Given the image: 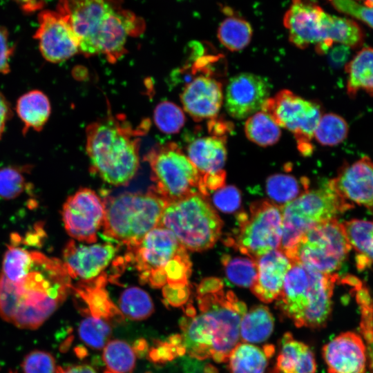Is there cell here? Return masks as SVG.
<instances>
[{"mask_svg": "<svg viewBox=\"0 0 373 373\" xmlns=\"http://www.w3.org/2000/svg\"><path fill=\"white\" fill-rule=\"evenodd\" d=\"M197 312L186 307L180 323L185 352L199 360L227 361L240 340V325L247 312L244 302L231 291H224L220 279H204L196 291Z\"/></svg>", "mask_w": 373, "mask_h": 373, "instance_id": "1", "label": "cell"}, {"mask_svg": "<svg viewBox=\"0 0 373 373\" xmlns=\"http://www.w3.org/2000/svg\"><path fill=\"white\" fill-rule=\"evenodd\" d=\"M32 263L16 283L0 273V316L19 328L40 327L66 300L71 278L56 258L32 251Z\"/></svg>", "mask_w": 373, "mask_h": 373, "instance_id": "2", "label": "cell"}, {"mask_svg": "<svg viewBox=\"0 0 373 373\" xmlns=\"http://www.w3.org/2000/svg\"><path fill=\"white\" fill-rule=\"evenodd\" d=\"M143 120L133 127L122 114H108L86 128V152L94 174L112 185H124L140 166V136L149 128Z\"/></svg>", "mask_w": 373, "mask_h": 373, "instance_id": "3", "label": "cell"}, {"mask_svg": "<svg viewBox=\"0 0 373 373\" xmlns=\"http://www.w3.org/2000/svg\"><path fill=\"white\" fill-rule=\"evenodd\" d=\"M337 279L336 274H324L303 264L294 263L285 276L276 305L298 327L323 328L332 314Z\"/></svg>", "mask_w": 373, "mask_h": 373, "instance_id": "4", "label": "cell"}, {"mask_svg": "<svg viewBox=\"0 0 373 373\" xmlns=\"http://www.w3.org/2000/svg\"><path fill=\"white\" fill-rule=\"evenodd\" d=\"M124 257L127 262H132L142 283L153 288L182 289L189 285L191 262L187 250L164 227L153 229L127 249Z\"/></svg>", "mask_w": 373, "mask_h": 373, "instance_id": "5", "label": "cell"}, {"mask_svg": "<svg viewBox=\"0 0 373 373\" xmlns=\"http://www.w3.org/2000/svg\"><path fill=\"white\" fill-rule=\"evenodd\" d=\"M166 202L152 189L144 193H126L109 198L105 204L103 236L127 249L157 227Z\"/></svg>", "mask_w": 373, "mask_h": 373, "instance_id": "6", "label": "cell"}, {"mask_svg": "<svg viewBox=\"0 0 373 373\" xmlns=\"http://www.w3.org/2000/svg\"><path fill=\"white\" fill-rule=\"evenodd\" d=\"M222 224L205 196L195 194L166 204L158 226L173 233L186 250L202 251L215 245Z\"/></svg>", "mask_w": 373, "mask_h": 373, "instance_id": "7", "label": "cell"}, {"mask_svg": "<svg viewBox=\"0 0 373 373\" xmlns=\"http://www.w3.org/2000/svg\"><path fill=\"white\" fill-rule=\"evenodd\" d=\"M353 207L338 193L330 180L321 187L307 191L282 207L283 234L278 249L289 257L311 228Z\"/></svg>", "mask_w": 373, "mask_h": 373, "instance_id": "8", "label": "cell"}, {"mask_svg": "<svg viewBox=\"0 0 373 373\" xmlns=\"http://www.w3.org/2000/svg\"><path fill=\"white\" fill-rule=\"evenodd\" d=\"M144 159L151 170V189L167 204L202 195L199 172L176 143L154 146Z\"/></svg>", "mask_w": 373, "mask_h": 373, "instance_id": "9", "label": "cell"}, {"mask_svg": "<svg viewBox=\"0 0 373 373\" xmlns=\"http://www.w3.org/2000/svg\"><path fill=\"white\" fill-rule=\"evenodd\" d=\"M352 247L342 223L335 219L320 223L307 231L288 257L324 274L340 269Z\"/></svg>", "mask_w": 373, "mask_h": 373, "instance_id": "10", "label": "cell"}, {"mask_svg": "<svg viewBox=\"0 0 373 373\" xmlns=\"http://www.w3.org/2000/svg\"><path fill=\"white\" fill-rule=\"evenodd\" d=\"M238 220V233L228 242L240 253L256 260L279 248L283 234V213L279 205L267 200L254 202L249 213H240Z\"/></svg>", "mask_w": 373, "mask_h": 373, "instance_id": "11", "label": "cell"}, {"mask_svg": "<svg viewBox=\"0 0 373 373\" xmlns=\"http://www.w3.org/2000/svg\"><path fill=\"white\" fill-rule=\"evenodd\" d=\"M261 111L268 114L280 127L294 134L298 149L304 155L312 152L311 141L323 115L318 103L285 89L269 97Z\"/></svg>", "mask_w": 373, "mask_h": 373, "instance_id": "12", "label": "cell"}, {"mask_svg": "<svg viewBox=\"0 0 373 373\" xmlns=\"http://www.w3.org/2000/svg\"><path fill=\"white\" fill-rule=\"evenodd\" d=\"M144 27L142 19L122 6L119 7L105 17L82 52L86 57L102 55L114 64L126 52L128 37L140 35Z\"/></svg>", "mask_w": 373, "mask_h": 373, "instance_id": "13", "label": "cell"}, {"mask_svg": "<svg viewBox=\"0 0 373 373\" xmlns=\"http://www.w3.org/2000/svg\"><path fill=\"white\" fill-rule=\"evenodd\" d=\"M104 216V202L88 188H82L69 196L61 211L62 220L68 235L89 244L97 241Z\"/></svg>", "mask_w": 373, "mask_h": 373, "instance_id": "14", "label": "cell"}, {"mask_svg": "<svg viewBox=\"0 0 373 373\" xmlns=\"http://www.w3.org/2000/svg\"><path fill=\"white\" fill-rule=\"evenodd\" d=\"M38 23L34 38L37 40L40 52L45 59L59 63L79 51V42L72 27L57 10L41 11Z\"/></svg>", "mask_w": 373, "mask_h": 373, "instance_id": "15", "label": "cell"}, {"mask_svg": "<svg viewBox=\"0 0 373 373\" xmlns=\"http://www.w3.org/2000/svg\"><path fill=\"white\" fill-rule=\"evenodd\" d=\"M186 153L200 175L204 196L224 186L226 173L223 167L227 155L224 137L216 135L198 137L188 144Z\"/></svg>", "mask_w": 373, "mask_h": 373, "instance_id": "16", "label": "cell"}, {"mask_svg": "<svg viewBox=\"0 0 373 373\" xmlns=\"http://www.w3.org/2000/svg\"><path fill=\"white\" fill-rule=\"evenodd\" d=\"M121 6L122 0H59L57 11L70 23L82 52L105 17Z\"/></svg>", "mask_w": 373, "mask_h": 373, "instance_id": "17", "label": "cell"}, {"mask_svg": "<svg viewBox=\"0 0 373 373\" xmlns=\"http://www.w3.org/2000/svg\"><path fill=\"white\" fill-rule=\"evenodd\" d=\"M269 93V84L264 77L251 73L236 75L226 87L225 109L235 119L247 118L261 110Z\"/></svg>", "mask_w": 373, "mask_h": 373, "instance_id": "18", "label": "cell"}, {"mask_svg": "<svg viewBox=\"0 0 373 373\" xmlns=\"http://www.w3.org/2000/svg\"><path fill=\"white\" fill-rule=\"evenodd\" d=\"M330 182L347 202L373 211V160L370 157L363 156L344 164Z\"/></svg>", "mask_w": 373, "mask_h": 373, "instance_id": "19", "label": "cell"}, {"mask_svg": "<svg viewBox=\"0 0 373 373\" xmlns=\"http://www.w3.org/2000/svg\"><path fill=\"white\" fill-rule=\"evenodd\" d=\"M117 251L118 245L111 242L85 245L70 240L63 251V262L71 278L90 280L103 271Z\"/></svg>", "mask_w": 373, "mask_h": 373, "instance_id": "20", "label": "cell"}, {"mask_svg": "<svg viewBox=\"0 0 373 373\" xmlns=\"http://www.w3.org/2000/svg\"><path fill=\"white\" fill-rule=\"evenodd\" d=\"M322 355L328 373H366L367 354L365 342L354 332H343L326 343Z\"/></svg>", "mask_w": 373, "mask_h": 373, "instance_id": "21", "label": "cell"}, {"mask_svg": "<svg viewBox=\"0 0 373 373\" xmlns=\"http://www.w3.org/2000/svg\"><path fill=\"white\" fill-rule=\"evenodd\" d=\"M325 12L310 0H292L283 17L289 41L299 48L323 42L322 18Z\"/></svg>", "mask_w": 373, "mask_h": 373, "instance_id": "22", "label": "cell"}, {"mask_svg": "<svg viewBox=\"0 0 373 373\" xmlns=\"http://www.w3.org/2000/svg\"><path fill=\"white\" fill-rule=\"evenodd\" d=\"M184 110L195 121L213 119L224 102L222 85L209 75L189 82L180 95Z\"/></svg>", "mask_w": 373, "mask_h": 373, "instance_id": "23", "label": "cell"}, {"mask_svg": "<svg viewBox=\"0 0 373 373\" xmlns=\"http://www.w3.org/2000/svg\"><path fill=\"white\" fill-rule=\"evenodd\" d=\"M257 278L250 287L262 302L271 303L279 296L285 276L292 266L291 260L280 249L271 250L256 260Z\"/></svg>", "mask_w": 373, "mask_h": 373, "instance_id": "24", "label": "cell"}, {"mask_svg": "<svg viewBox=\"0 0 373 373\" xmlns=\"http://www.w3.org/2000/svg\"><path fill=\"white\" fill-rule=\"evenodd\" d=\"M108 278L102 273L90 280H82L71 287L75 295L86 305L83 309L88 316L102 318L111 324L120 323L124 315L111 300L105 286Z\"/></svg>", "mask_w": 373, "mask_h": 373, "instance_id": "25", "label": "cell"}, {"mask_svg": "<svg viewBox=\"0 0 373 373\" xmlns=\"http://www.w3.org/2000/svg\"><path fill=\"white\" fill-rule=\"evenodd\" d=\"M322 27L323 42L315 48L321 55L327 53L335 43L350 48H358L363 43V30L351 19L325 12L322 18Z\"/></svg>", "mask_w": 373, "mask_h": 373, "instance_id": "26", "label": "cell"}, {"mask_svg": "<svg viewBox=\"0 0 373 373\" xmlns=\"http://www.w3.org/2000/svg\"><path fill=\"white\" fill-rule=\"evenodd\" d=\"M275 368L282 373H316V362L310 347L287 332L280 340Z\"/></svg>", "mask_w": 373, "mask_h": 373, "instance_id": "27", "label": "cell"}, {"mask_svg": "<svg viewBox=\"0 0 373 373\" xmlns=\"http://www.w3.org/2000/svg\"><path fill=\"white\" fill-rule=\"evenodd\" d=\"M274 352L273 345L260 348L251 343H238L229 355L228 370L230 373H265Z\"/></svg>", "mask_w": 373, "mask_h": 373, "instance_id": "28", "label": "cell"}, {"mask_svg": "<svg viewBox=\"0 0 373 373\" xmlns=\"http://www.w3.org/2000/svg\"><path fill=\"white\" fill-rule=\"evenodd\" d=\"M347 93L355 98L360 90L373 96V47L361 48L345 66Z\"/></svg>", "mask_w": 373, "mask_h": 373, "instance_id": "29", "label": "cell"}, {"mask_svg": "<svg viewBox=\"0 0 373 373\" xmlns=\"http://www.w3.org/2000/svg\"><path fill=\"white\" fill-rule=\"evenodd\" d=\"M342 224L348 242L356 253L358 269L373 265V220L352 219Z\"/></svg>", "mask_w": 373, "mask_h": 373, "instance_id": "30", "label": "cell"}, {"mask_svg": "<svg viewBox=\"0 0 373 373\" xmlns=\"http://www.w3.org/2000/svg\"><path fill=\"white\" fill-rule=\"evenodd\" d=\"M18 116L24 124V131L30 128L40 131L50 115V103L41 90H30L21 95L16 106Z\"/></svg>", "mask_w": 373, "mask_h": 373, "instance_id": "31", "label": "cell"}, {"mask_svg": "<svg viewBox=\"0 0 373 373\" xmlns=\"http://www.w3.org/2000/svg\"><path fill=\"white\" fill-rule=\"evenodd\" d=\"M274 326V316L269 308L262 305L254 306L242 318L240 338L244 343H262L271 336Z\"/></svg>", "mask_w": 373, "mask_h": 373, "instance_id": "32", "label": "cell"}, {"mask_svg": "<svg viewBox=\"0 0 373 373\" xmlns=\"http://www.w3.org/2000/svg\"><path fill=\"white\" fill-rule=\"evenodd\" d=\"M309 180L289 174H274L266 180L265 189L271 202L285 204L308 191ZM278 205V204H277Z\"/></svg>", "mask_w": 373, "mask_h": 373, "instance_id": "33", "label": "cell"}, {"mask_svg": "<svg viewBox=\"0 0 373 373\" xmlns=\"http://www.w3.org/2000/svg\"><path fill=\"white\" fill-rule=\"evenodd\" d=\"M253 29L251 24L239 17L225 18L218 29V38L221 44L230 51H239L251 41Z\"/></svg>", "mask_w": 373, "mask_h": 373, "instance_id": "34", "label": "cell"}, {"mask_svg": "<svg viewBox=\"0 0 373 373\" xmlns=\"http://www.w3.org/2000/svg\"><path fill=\"white\" fill-rule=\"evenodd\" d=\"M244 129L251 142L263 147L275 144L281 136L280 127L262 111L247 117Z\"/></svg>", "mask_w": 373, "mask_h": 373, "instance_id": "35", "label": "cell"}, {"mask_svg": "<svg viewBox=\"0 0 373 373\" xmlns=\"http://www.w3.org/2000/svg\"><path fill=\"white\" fill-rule=\"evenodd\" d=\"M119 305L124 316L135 321L146 319L154 312L151 296L137 287L126 288L119 297Z\"/></svg>", "mask_w": 373, "mask_h": 373, "instance_id": "36", "label": "cell"}, {"mask_svg": "<svg viewBox=\"0 0 373 373\" xmlns=\"http://www.w3.org/2000/svg\"><path fill=\"white\" fill-rule=\"evenodd\" d=\"M103 360L112 373H133L135 366V350L124 341H108L104 347Z\"/></svg>", "mask_w": 373, "mask_h": 373, "instance_id": "37", "label": "cell"}, {"mask_svg": "<svg viewBox=\"0 0 373 373\" xmlns=\"http://www.w3.org/2000/svg\"><path fill=\"white\" fill-rule=\"evenodd\" d=\"M349 126L341 115L329 113L321 116L314 131V137L323 146H334L347 137Z\"/></svg>", "mask_w": 373, "mask_h": 373, "instance_id": "38", "label": "cell"}, {"mask_svg": "<svg viewBox=\"0 0 373 373\" xmlns=\"http://www.w3.org/2000/svg\"><path fill=\"white\" fill-rule=\"evenodd\" d=\"M222 262L227 279L233 285L251 287L257 278V264L249 257L223 256Z\"/></svg>", "mask_w": 373, "mask_h": 373, "instance_id": "39", "label": "cell"}, {"mask_svg": "<svg viewBox=\"0 0 373 373\" xmlns=\"http://www.w3.org/2000/svg\"><path fill=\"white\" fill-rule=\"evenodd\" d=\"M32 259V251L15 245L8 246L4 254L1 273L10 281L16 283L29 270Z\"/></svg>", "mask_w": 373, "mask_h": 373, "instance_id": "40", "label": "cell"}, {"mask_svg": "<svg viewBox=\"0 0 373 373\" xmlns=\"http://www.w3.org/2000/svg\"><path fill=\"white\" fill-rule=\"evenodd\" d=\"M111 325L110 323L102 318L88 315L79 325V336L92 349L101 350L108 343L111 334Z\"/></svg>", "mask_w": 373, "mask_h": 373, "instance_id": "41", "label": "cell"}, {"mask_svg": "<svg viewBox=\"0 0 373 373\" xmlns=\"http://www.w3.org/2000/svg\"><path fill=\"white\" fill-rule=\"evenodd\" d=\"M154 122L157 127L165 133H176L185 122L182 109L173 102L164 101L157 105L154 111Z\"/></svg>", "mask_w": 373, "mask_h": 373, "instance_id": "42", "label": "cell"}, {"mask_svg": "<svg viewBox=\"0 0 373 373\" xmlns=\"http://www.w3.org/2000/svg\"><path fill=\"white\" fill-rule=\"evenodd\" d=\"M30 168L28 166H9L0 169V197L12 200L19 195L27 186L24 173Z\"/></svg>", "mask_w": 373, "mask_h": 373, "instance_id": "43", "label": "cell"}, {"mask_svg": "<svg viewBox=\"0 0 373 373\" xmlns=\"http://www.w3.org/2000/svg\"><path fill=\"white\" fill-rule=\"evenodd\" d=\"M21 367L23 373H56V361L53 355L44 350H33L24 357Z\"/></svg>", "mask_w": 373, "mask_h": 373, "instance_id": "44", "label": "cell"}, {"mask_svg": "<svg viewBox=\"0 0 373 373\" xmlns=\"http://www.w3.org/2000/svg\"><path fill=\"white\" fill-rule=\"evenodd\" d=\"M338 12L358 19L373 28V8L356 0H327Z\"/></svg>", "mask_w": 373, "mask_h": 373, "instance_id": "45", "label": "cell"}, {"mask_svg": "<svg viewBox=\"0 0 373 373\" xmlns=\"http://www.w3.org/2000/svg\"><path fill=\"white\" fill-rule=\"evenodd\" d=\"M213 202L221 211L232 213L240 207L241 194L240 191L233 185L224 186L215 191Z\"/></svg>", "mask_w": 373, "mask_h": 373, "instance_id": "46", "label": "cell"}, {"mask_svg": "<svg viewBox=\"0 0 373 373\" xmlns=\"http://www.w3.org/2000/svg\"><path fill=\"white\" fill-rule=\"evenodd\" d=\"M9 35L6 28L0 26V73L10 71L9 60L13 48L9 44Z\"/></svg>", "mask_w": 373, "mask_h": 373, "instance_id": "47", "label": "cell"}, {"mask_svg": "<svg viewBox=\"0 0 373 373\" xmlns=\"http://www.w3.org/2000/svg\"><path fill=\"white\" fill-rule=\"evenodd\" d=\"M350 49L348 46L342 44L333 46L327 52L328 61L331 66L334 68L345 66L350 55Z\"/></svg>", "mask_w": 373, "mask_h": 373, "instance_id": "48", "label": "cell"}, {"mask_svg": "<svg viewBox=\"0 0 373 373\" xmlns=\"http://www.w3.org/2000/svg\"><path fill=\"white\" fill-rule=\"evenodd\" d=\"M163 288L165 300L173 307H180L188 300L189 296L188 287L182 289H172L164 286Z\"/></svg>", "mask_w": 373, "mask_h": 373, "instance_id": "49", "label": "cell"}, {"mask_svg": "<svg viewBox=\"0 0 373 373\" xmlns=\"http://www.w3.org/2000/svg\"><path fill=\"white\" fill-rule=\"evenodd\" d=\"M361 332L367 347V368L373 373V325L361 327Z\"/></svg>", "mask_w": 373, "mask_h": 373, "instance_id": "50", "label": "cell"}, {"mask_svg": "<svg viewBox=\"0 0 373 373\" xmlns=\"http://www.w3.org/2000/svg\"><path fill=\"white\" fill-rule=\"evenodd\" d=\"M12 111L8 102L0 92V137H1L7 122L11 117Z\"/></svg>", "mask_w": 373, "mask_h": 373, "instance_id": "51", "label": "cell"}, {"mask_svg": "<svg viewBox=\"0 0 373 373\" xmlns=\"http://www.w3.org/2000/svg\"><path fill=\"white\" fill-rule=\"evenodd\" d=\"M56 373H97L95 370L90 365H72L66 367L58 366Z\"/></svg>", "mask_w": 373, "mask_h": 373, "instance_id": "52", "label": "cell"}, {"mask_svg": "<svg viewBox=\"0 0 373 373\" xmlns=\"http://www.w3.org/2000/svg\"><path fill=\"white\" fill-rule=\"evenodd\" d=\"M19 4L25 12L30 13L42 8L44 2L41 0H12Z\"/></svg>", "mask_w": 373, "mask_h": 373, "instance_id": "53", "label": "cell"}, {"mask_svg": "<svg viewBox=\"0 0 373 373\" xmlns=\"http://www.w3.org/2000/svg\"><path fill=\"white\" fill-rule=\"evenodd\" d=\"M358 2H362L363 5L369 7V8H373V0H356Z\"/></svg>", "mask_w": 373, "mask_h": 373, "instance_id": "54", "label": "cell"}, {"mask_svg": "<svg viewBox=\"0 0 373 373\" xmlns=\"http://www.w3.org/2000/svg\"><path fill=\"white\" fill-rule=\"evenodd\" d=\"M104 373H112V372H111L106 370V371L104 372Z\"/></svg>", "mask_w": 373, "mask_h": 373, "instance_id": "55", "label": "cell"}]
</instances>
